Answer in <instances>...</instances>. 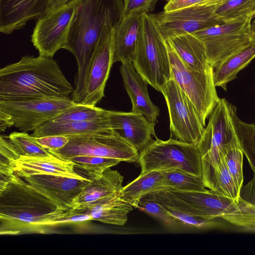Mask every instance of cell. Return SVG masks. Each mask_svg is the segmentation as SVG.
<instances>
[{
  "label": "cell",
  "mask_w": 255,
  "mask_h": 255,
  "mask_svg": "<svg viewBox=\"0 0 255 255\" xmlns=\"http://www.w3.org/2000/svg\"><path fill=\"white\" fill-rule=\"evenodd\" d=\"M124 17L123 0H75L65 49L76 58L78 71L72 100L81 104L87 66L103 30L107 25L117 27Z\"/></svg>",
  "instance_id": "6da1fadb"
},
{
  "label": "cell",
  "mask_w": 255,
  "mask_h": 255,
  "mask_svg": "<svg viewBox=\"0 0 255 255\" xmlns=\"http://www.w3.org/2000/svg\"><path fill=\"white\" fill-rule=\"evenodd\" d=\"M74 89L51 57L26 55L0 69V101L69 98Z\"/></svg>",
  "instance_id": "7a4b0ae2"
},
{
  "label": "cell",
  "mask_w": 255,
  "mask_h": 255,
  "mask_svg": "<svg viewBox=\"0 0 255 255\" xmlns=\"http://www.w3.org/2000/svg\"><path fill=\"white\" fill-rule=\"evenodd\" d=\"M65 212L16 175L0 192V235L41 233L45 223Z\"/></svg>",
  "instance_id": "3957f363"
},
{
  "label": "cell",
  "mask_w": 255,
  "mask_h": 255,
  "mask_svg": "<svg viewBox=\"0 0 255 255\" xmlns=\"http://www.w3.org/2000/svg\"><path fill=\"white\" fill-rule=\"evenodd\" d=\"M133 66L148 84L159 92L172 78L166 40L154 14L141 13V26Z\"/></svg>",
  "instance_id": "277c9868"
},
{
  "label": "cell",
  "mask_w": 255,
  "mask_h": 255,
  "mask_svg": "<svg viewBox=\"0 0 255 255\" xmlns=\"http://www.w3.org/2000/svg\"><path fill=\"white\" fill-rule=\"evenodd\" d=\"M139 152L140 174L151 171H177L203 179L202 160L197 144L170 138L155 137Z\"/></svg>",
  "instance_id": "5b68a950"
},
{
  "label": "cell",
  "mask_w": 255,
  "mask_h": 255,
  "mask_svg": "<svg viewBox=\"0 0 255 255\" xmlns=\"http://www.w3.org/2000/svg\"><path fill=\"white\" fill-rule=\"evenodd\" d=\"M167 42L172 78L194 105L203 125L218 104L219 98L214 79V68L193 70L185 64Z\"/></svg>",
  "instance_id": "8992f818"
},
{
  "label": "cell",
  "mask_w": 255,
  "mask_h": 255,
  "mask_svg": "<svg viewBox=\"0 0 255 255\" xmlns=\"http://www.w3.org/2000/svg\"><path fill=\"white\" fill-rule=\"evenodd\" d=\"M67 136L69 141L63 147L47 150L56 157L65 160L75 156L91 155L138 162L139 152L113 130Z\"/></svg>",
  "instance_id": "52a82bcc"
},
{
  "label": "cell",
  "mask_w": 255,
  "mask_h": 255,
  "mask_svg": "<svg viewBox=\"0 0 255 255\" xmlns=\"http://www.w3.org/2000/svg\"><path fill=\"white\" fill-rule=\"evenodd\" d=\"M250 17L225 22L193 33L204 44L210 65L214 69L230 57L255 42Z\"/></svg>",
  "instance_id": "ba28073f"
},
{
  "label": "cell",
  "mask_w": 255,
  "mask_h": 255,
  "mask_svg": "<svg viewBox=\"0 0 255 255\" xmlns=\"http://www.w3.org/2000/svg\"><path fill=\"white\" fill-rule=\"evenodd\" d=\"M230 105L225 99H220L209 116L208 125L197 144L201 157L204 183L217 167L225 147L236 136Z\"/></svg>",
  "instance_id": "9c48e42d"
},
{
  "label": "cell",
  "mask_w": 255,
  "mask_h": 255,
  "mask_svg": "<svg viewBox=\"0 0 255 255\" xmlns=\"http://www.w3.org/2000/svg\"><path fill=\"white\" fill-rule=\"evenodd\" d=\"M160 92L166 102L171 133L180 141L198 144L205 128L192 102L172 78Z\"/></svg>",
  "instance_id": "30bf717a"
},
{
  "label": "cell",
  "mask_w": 255,
  "mask_h": 255,
  "mask_svg": "<svg viewBox=\"0 0 255 255\" xmlns=\"http://www.w3.org/2000/svg\"><path fill=\"white\" fill-rule=\"evenodd\" d=\"M75 104L70 98L0 101V111L7 115L13 126L21 131L27 132L33 131Z\"/></svg>",
  "instance_id": "8fae6325"
},
{
  "label": "cell",
  "mask_w": 255,
  "mask_h": 255,
  "mask_svg": "<svg viewBox=\"0 0 255 255\" xmlns=\"http://www.w3.org/2000/svg\"><path fill=\"white\" fill-rule=\"evenodd\" d=\"M116 27L107 25L87 66L80 104L95 106L105 97V89L113 62L114 36Z\"/></svg>",
  "instance_id": "7c38bea8"
},
{
  "label": "cell",
  "mask_w": 255,
  "mask_h": 255,
  "mask_svg": "<svg viewBox=\"0 0 255 255\" xmlns=\"http://www.w3.org/2000/svg\"><path fill=\"white\" fill-rule=\"evenodd\" d=\"M74 9L72 0L37 19L31 41L39 55L52 58L58 50L65 49Z\"/></svg>",
  "instance_id": "4fadbf2b"
},
{
  "label": "cell",
  "mask_w": 255,
  "mask_h": 255,
  "mask_svg": "<svg viewBox=\"0 0 255 255\" xmlns=\"http://www.w3.org/2000/svg\"><path fill=\"white\" fill-rule=\"evenodd\" d=\"M216 6L194 5L154 14L165 39L196 31L225 22L215 12Z\"/></svg>",
  "instance_id": "5bb4252c"
},
{
  "label": "cell",
  "mask_w": 255,
  "mask_h": 255,
  "mask_svg": "<svg viewBox=\"0 0 255 255\" xmlns=\"http://www.w3.org/2000/svg\"><path fill=\"white\" fill-rule=\"evenodd\" d=\"M22 178L65 211L75 207L83 188L91 181L89 176L82 179L53 174L30 175Z\"/></svg>",
  "instance_id": "9a60e30c"
},
{
  "label": "cell",
  "mask_w": 255,
  "mask_h": 255,
  "mask_svg": "<svg viewBox=\"0 0 255 255\" xmlns=\"http://www.w3.org/2000/svg\"><path fill=\"white\" fill-rule=\"evenodd\" d=\"M108 120L112 130L117 132L139 152L152 140L155 122L147 120L142 114L133 112L109 111Z\"/></svg>",
  "instance_id": "2e32d148"
},
{
  "label": "cell",
  "mask_w": 255,
  "mask_h": 255,
  "mask_svg": "<svg viewBox=\"0 0 255 255\" xmlns=\"http://www.w3.org/2000/svg\"><path fill=\"white\" fill-rule=\"evenodd\" d=\"M51 0H0V32L9 34L48 10Z\"/></svg>",
  "instance_id": "e0dca14e"
},
{
  "label": "cell",
  "mask_w": 255,
  "mask_h": 255,
  "mask_svg": "<svg viewBox=\"0 0 255 255\" xmlns=\"http://www.w3.org/2000/svg\"><path fill=\"white\" fill-rule=\"evenodd\" d=\"M120 70L124 87L131 102V111L142 114L149 121L155 122L159 111L149 98L148 83L137 72L131 61L122 63Z\"/></svg>",
  "instance_id": "ac0fdd59"
},
{
  "label": "cell",
  "mask_w": 255,
  "mask_h": 255,
  "mask_svg": "<svg viewBox=\"0 0 255 255\" xmlns=\"http://www.w3.org/2000/svg\"><path fill=\"white\" fill-rule=\"evenodd\" d=\"M172 191L195 208L201 217L209 219L222 218L232 212L238 201L222 196L210 189L202 191Z\"/></svg>",
  "instance_id": "d6986e66"
},
{
  "label": "cell",
  "mask_w": 255,
  "mask_h": 255,
  "mask_svg": "<svg viewBox=\"0 0 255 255\" xmlns=\"http://www.w3.org/2000/svg\"><path fill=\"white\" fill-rule=\"evenodd\" d=\"M76 168L72 161L63 160L55 156L51 157L21 156L15 161L13 165L14 174L21 178L39 174H57L82 179L87 178L77 173Z\"/></svg>",
  "instance_id": "ffe728a7"
},
{
  "label": "cell",
  "mask_w": 255,
  "mask_h": 255,
  "mask_svg": "<svg viewBox=\"0 0 255 255\" xmlns=\"http://www.w3.org/2000/svg\"><path fill=\"white\" fill-rule=\"evenodd\" d=\"M120 191L99 199L87 206L73 209L78 213L89 216L92 220L111 225H124L127 222L128 215L133 210V207L121 198Z\"/></svg>",
  "instance_id": "44dd1931"
},
{
  "label": "cell",
  "mask_w": 255,
  "mask_h": 255,
  "mask_svg": "<svg viewBox=\"0 0 255 255\" xmlns=\"http://www.w3.org/2000/svg\"><path fill=\"white\" fill-rule=\"evenodd\" d=\"M141 26V13L124 16L114 36L113 62H132Z\"/></svg>",
  "instance_id": "7402d4cb"
},
{
  "label": "cell",
  "mask_w": 255,
  "mask_h": 255,
  "mask_svg": "<svg viewBox=\"0 0 255 255\" xmlns=\"http://www.w3.org/2000/svg\"><path fill=\"white\" fill-rule=\"evenodd\" d=\"M90 177L91 181L83 188L75 208L87 206L99 199L120 191L123 187V176L111 167Z\"/></svg>",
  "instance_id": "603a6c76"
},
{
  "label": "cell",
  "mask_w": 255,
  "mask_h": 255,
  "mask_svg": "<svg viewBox=\"0 0 255 255\" xmlns=\"http://www.w3.org/2000/svg\"><path fill=\"white\" fill-rule=\"evenodd\" d=\"M178 56L190 68L205 71L210 65L203 42L193 33L175 35L166 39Z\"/></svg>",
  "instance_id": "cb8c5ba5"
},
{
  "label": "cell",
  "mask_w": 255,
  "mask_h": 255,
  "mask_svg": "<svg viewBox=\"0 0 255 255\" xmlns=\"http://www.w3.org/2000/svg\"><path fill=\"white\" fill-rule=\"evenodd\" d=\"M112 130L108 120L98 122H63L48 121L36 128L31 135L40 137L49 135L70 136Z\"/></svg>",
  "instance_id": "d4e9b609"
},
{
  "label": "cell",
  "mask_w": 255,
  "mask_h": 255,
  "mask_svg": "<svg viewBox=\"0 0 255 255\" xmlns=\"http://www.w3.org/2000/svg\"><path fill=\"white\" fill-rule=\"evenodd\" d=\"M162 190H170L162 173L160 171H151L140 174L132 181L123 187L120 191V196L134 207L141 198Z\"/></svg>",
  "instance_id": "484cf974"
},
{
  "label": "cell",
  "mask_w": 255,
  "mask_h": 255,
  "mask_svg": "<svg viewBox=\"0 0 255 255\" xmlns=\"http://www.w3.org/2000/svg\"><path fill=\"white\" fill-rule=\"evenodd\" d=\"M255 58V42L233 55L214 69L216 87L227 90V84Z\"/></svg>",
  "instance_id": "4316f807"
},
{
  "label": "cell",
  "mask_w": 255,
  "mask_h": 255,
  "mask_svg": "<svg viewBox=\"0 0 255 255\" xmlns=\"http://www.w3.org/2000/svg\"><path fill=\"white\" fill-rule=\"evenodd\" d=\"M230 114L244 154L255 174V124L247 123L237 116L236 107L230 105Z\"/></svg>",
  "instance_id": "83f0119b"
},
{
  "label": "cell",
  "mask_w": 255,
  "mask_h": 255,
  "mask_svg": "<svg viewBox=\"0 0 255 255\" xmlns=\"http://www.w3.org/2000/svg\"><path fill=\"white\" fill-rule=\"evenodd\" d=\"M204 185L206 188L222 196L235 200H238L240 197L223 155L211 176Z\"/></svg>",
  "instance_id": "f1b7e54d"
},
{
  "label": "cell",
  "mask_w": 255,
  "mask_h": 255,
  "mask_svg": "<svg viewBox=\"0 0 255 255\" xmlns=\"http://www.w3.org/2000/svg\"><path fill=\"white\" fill-rule=\"evenodd\" d=\"M108 114V110L96 106L76 104L65 110L50 121L56 122L107 121Z\"/></svg>",
  "instance_id": "f546056e"
},
{
  "label": "cell",
  "mask_w": 255,
  "mask_h": 255,
  "mask_svg": "<svg viewBox=\"0 0 255 255\" xmlns=\"http://www.w3.org/2000/svg\"><path fill=\"white\" fill-rule=\"evenodd\" d=\"M216 15L229 22L255 17V0H228L216 6Z\"/></svg>",
  "instance_id": "4dcf8cb0"
},
{
  "label": "cell",
  "mask_w": 255,
  "mask_h": 255,
  "mask_svg": "<svg viewBox=\"0 0 255 255\" xmlns=\"http://www.w3.org/2000/svg\"><path fill=\"white\" fill-rule=\"evenodd\" d=\"M7 137L20 157H51L54 156L27 132L14 131L10 133Z\"/></svg>",
  "instance_id": "1f68e13d"
},
{
  "label": "cell",
  "mask_w": 255,
  "mask_h": 255,
  "mask_svg": "<svg viewBox=\"0 0 255 255\" xmlns=\"http://www.w3.org/2000/svg\"><path fill=\"white\" fill-rule=\"evenodd\" d=\"M223 155L234 181L237 191L240 194L244 182L243 171L244 153L237 134L225 147Z\"/></svg>",
  "instance_id": "d6a6232c"
},
{
  "label": "cell",
  "mask_w": 255,
  "mask_h": 255,
  "mask_svg": "<svg viewBox=\"0 0 255 255\" xmlns=\"http://www.w3.org/2000/svg\"><path fill=\"white\" fill-rule=\"evenodd\" d=\"M160 171L170 190L192 192L206 189L203 180L194 175L177 171Z\"/></svg>",
  "instance_id": "836d02e7"
},
{
  "label": "cell",
  "mask_w": 255,
  "mask_h": 255,
  "mask_svg": "<svg viewBox=\"0 0 255 255\" xmlns=\"http://www.w3.org/2000/svg\"><path fill=\"white\" fill-rule=\"evenodd\" d=\"M222 218L233 225L255 231V203L240 196L235 209Z\"/></svg>",
  "instance_id": "e575fe53"
},
{
  "label": "cell",
  "mask_w": 255,
  "mask_h": 255,
  "mask_svg": "<svg viewBox=\"0 0 255 255\" xmlns=\"http://www.w3.org/2000/svg\"><path fill=\"white\" fill-rule=\"evenodd\" d=\"M67 160L72 161L76 167L86 171L88 176L100 174L121 161L117 159L91 155L73 156Z\"/></svg>",
  "instance_id": "d590c367"
},
{
  "label": "cell",
  "mask_w": 255,
  "mask_h": 255,
  "mask_svg": "<svg viewBox=\"0 0 255 255\" xmlns=\"http://www.w3.org/2000/svg\"><path fill=\"white\" fill-rule=\"evenodd\" d=\"M134 207L154 217L167 226L174 227L180 223L166 209L153 199L143 197Z\"/></svg>",
  "instance_id": "8d00e7d4"
},
{
  "label": "cell",
  "mask_w": 255,
  "mask_h": 255,
  "mask_svg": "<svg viewBox=\"0 0 255 255\" xmlns=\"http://www.w3.org/2000/svg\"><path fill=\"white\" fill-rule=\"evenodd\" d=\"M0 173L14 174V163L20 156L7 136L2 135L0 137Z\"/></svg>",
  "instance_id": "74e56055"
},
{
  "label": "cell",
  "mask_w": 255,
  "mask_h": 255,
  "mask_svg": "<svg viewBox=\"0 0 255 255\" xmlns=\"http://www.w3.org/2000/svg\"><path fill=\"white\" fill-rule=\"evenodd\" d=\"M169 213L176 219L186 225L200 229H211L224 228L222 223L215 219H209L201 217L193 216L171 210L167 209Z\"/></svg>",
  "instance_id": "f35d334b"
},
{
  "label": "cell",
  "mask_w": 255,
  "mask_h": 255,
  "mask_svg": "<svg viewBox=\"0 0 255 255\" xmlns=\"http://www.w3.org/2000/svg\"><path fill=\"white\" fill-rule=\"evenodd\" d=\"M158 0H123L124 16L152 11Z\"/></svg>",
  "instance_id": "ab89813d"
},
{
  "label": "cell",
  "mask_w": 255,
  "mask_h": 255,
  "mask_svg": "<svg viewBox=\"0 0 255 255\" xmlns=\"http://www.w3.org/2000/svg\"><path fill=\"white\" fill-rule=\"evenodd\" d=\"M35 138L42 147L46 149L53 150L62 148L69 141L68 136L64 135H49Z\"/></svg>",
  "instance_id": "60d3db41"
},
{
  "label": "cell",
  "mask_w": 255,
  "mask_h": 255,
  "mask_svg": "<svg viewBox=\"0 0 255 255\" xmlns=\"http://www.w3.org/2000/svg\"><path fill=\"white\" fill-rule=\"evenodd\" d=\"M205 0H167L164 6L165 12L174 11L194 5H200Z\"/></svg>",
  "instance_id": "b9f144b4"
},
{
  "label": "cell",
  "mask_w": 255,
  "mask_h": 255,
  "mask_svg": "<svg viewBox=\"0 0 255 255\" xmlns=\"http://www.w3.org/2000/svg\"><path fill=\"white\" fill-rule=\"evenodd\" d=\"M72 0H51L49 9H53L63 6Z\"/></svg>",
  "instance_id": "7bdbcfd3"
},
{
  "label": "cell",
  "mask_w": 255,
  "mask_h": 255,
  "mask_svg": "<svg viewBox=\"0 0 255 255\" xmlns=\"http://www.w3.org/2000/svg\"><path fill=\"white\" fill-rule=\"evenodd\" d=\"M252 29L254 36L255 38V17L252 20Z\"/></svg>",
  "instance_id": "ee69618b"
}]
</instances>
